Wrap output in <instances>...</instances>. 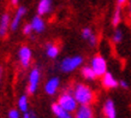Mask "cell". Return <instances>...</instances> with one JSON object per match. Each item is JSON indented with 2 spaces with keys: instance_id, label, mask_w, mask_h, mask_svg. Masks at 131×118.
Instances as JSON below:
<instances>
[{
  "instance_id": "22",
  "label": "cell",
  "mask_w": 131,
  "mask_h": 118,
  "mask_svg": "<svg viewBox=\"0 0 131 118\" xmlns=\"http://www.w3.org/2000/svg\"><path fill=\"white\" fill-rule=\"evenodd\" d=\"M22 33H23V35H25V36L31 35L32 28H31V25H30V23H25L23 27H22Z\"/></svg>"
},
{
  "instance_id": "25",
  "label": "cell",
  "mask_w": 131,
  "mask_h": 118,
  "mask_svg": "<svg viewBox=\"0 0 131 118\" xmlns=\"http://www.w3.org/2000/svg\"><path fill=\"white\" fill-rule=\"evenodd\" d=\"M118 84H119V87L123 88V89H129V83H127L125 80H119V81H118Z\"/></svg>"
},
{
  "instance_id": "11",
  "label": "cell",
  "mask_w": 131,
  "mask_h": 118,
  "mask_svg": "<svg viewBox=\"0 0 131 118\" xmlns=\"http://www.w3.org/2000/svg\"><path fill=\"white\" fill-rule=\"evenodd\" d=\"M73 113V118H95L91 105H78Z\"/></svg>"
},
{
  "instance_id": "28",
  "label": "cell",
  "mask_w": 131,
  "mask_h": 118,
  "mask_svg": "<svg viewBox=\"0 0 131 118\" xmlns=\"http://www.w3.org/2000/svg\"><path fill=\"white\" fill-rule=\"evenodd\" d=\"M20 118H30V111H27V112H23V114L20 116Z\"/></svg>"
},
{
  "instance_id": "19",
  "label": "cell",
  "mask_w": 131,
  "mask_h": 118,
  "mask_svg": "<svg viewBox=\"0 0 131 118\" xmlns=\"http://www.w3.org/2000/svg\"><path fill=\"white\" fill-rule=\"evenodd\" d=\"M17 105H18V110H19L20 113L29 111L28 94H22V95H20L19 98H18V102H17Z\"/></svg>"
},
{
  "instance_id": "24",
  "label": "cell",
  "mask_w": 131,
  "mask_h": 118,
  "mask_svg": "<svg viewBox=\"0 0 131 118\" xmlns=\"http://www.w3.org/2000/svg\"><path fill=\"white\" fill-rule=\"evenodd\" d=\"M87 42H88V45H89L90 47H96V46H97V36H96L95 33L89 37V40H88Z\"/></svg>"
},
{
  "instance_id": "30",
  "label": "cell",
  "mask_w": 131,
  "mask_h": 118,
  "mask_svg": "<svg viewBox=\"0 0 131 118\" xmlns=\"http://www.w3.org/2000/svg\"><path fill=\"white\" fill-rule=\"evenodd\" d=\"M30 118H37V116H36V113L34 111H30Z\"/></svg>"
},
{
  "instance_id": "27",
  "label": "cell",
  "mask_w": 131,
  "mask_h": 118,
  "mask_svg": "<svg viewBox=\"0 0 131 118\" xmlns=\"http://www.w3.org/2000/svg\"><path fill=\"white\" fill-rule=\"evenodd\" d=\"M127 13H129V18L131 19V0H127Z\"/></svg>"
},
{
  "instance_id": "23",
  "label": "cell",
  "mask_w": 131,
  "mask_h": 118,
  "mask_svg": "<svg viewBox=\"0 0 131 118\" xmlns=\"http://www.w3.org/2000/svg\"><path fill=\"white\" fill-rule=\"evenodd\" d=\"M7 118H20V112L18 109H11L7 112Z\"/></svg>"
},
{
  "instance_id": "9",
  "label": "cell",
  "mask_w": 131,
  "mask_h": 118,
  "mask_svg": "<svg viewBox=\"0 0 131 118\" xmlns=\"http://www.w3.org/2000/svg\"><path fill=\"white\" fill-rule=\"evenodd\" d=\"M101 84L105 89H108V91H111V89H115V88H118L119 84H118V80L115 78L113 74L107 71V72H105L102 76H101Z\"/></svg>"
},
{
  "instance_id": "26",
  "label": "cell",
  "mask_w": 131,
  "mask_h": 118,
  "mask_svg": "<svg viewBox=\"0 0 131 118\" xmlns=\"http://www.w3.org/2000/svg\"><path fill=\"white\" fill-rule=\"evenodd\" d=\"M3 78H4V67L0 65V88H1V83H3Z\"/></svg>"
},
{
  "instance_id": "12",
  "label": "cell",
  "mask_w": 131,
  "mask_h": 118,
  "mask_svg": "<svg viewBox=\"0 0 131 118\" xmlns=\"http://www.w3.org/2000/svg\"><path fill=\"white\" fill-rule=\"evenodd\" d=\"M10 23H11V16L8 12H4L0 16V39H5L10 30Z\"/></svg>"
},
{
  "instance_id": "14",
  "label": "cell",
  "mask_w": 131,
  "mask_h": 118,
  "mask_svg": "<svg viewBox=\"0 0 131 118\" xmlns=\"http://www.w3.org/2000/svg\"><path fill=\"white\" fill-rule=\"evenodd\" d=\"M52 8H53L52 0H40L39 4H37L36 11H37V15H39V16L43 17V16H46V15H48V13H51Z\"/></svg>"
},
{
  "instance_id": "15",
  "label": "cell",
  "mask_w": 131,
  "mask_h": 118,
  "mask_svg": "<svg viewBox=\"0 0 131 118\" xmlns=\"http://www.w3.org/2000/svg\"><path fill=\"white\" fill-rule=\"evenodd\" d=\"M59 52H60V48L57 43H54V42L46 43V46H45V53H46V57H47V58H49V59L58 58Z\"/></svg>"
},
{
  "instance_id": "7",
  "label": "cell",
  "mask_w": 131,
  "mask_h": 118,
  "mask_svg": "<svg viewBox=\"0 0 131 118\" xmlns=\"http://www.w3.org/2000/svg\"><path fill=\"white\" fill-rule=\"evenodd\" d=\"M27 15V7L25 6H17V10L15 12L13 17L11 18V23H10V30L11 32H17L18 28L20 27V22Z\"/></svg>"
},
{
  "instance_id": "13",
  "label": "cell",
  "mask_w": 131,
  "mask_h": 118,
  "mask_svg": "<svg viewBox=\"0 0 131 118\" xmlns=\"http://www.w3.org/2000/svg\"><path fill=\"white\" fill-rule=\"evenodd\" d=\"M30 25L32 28V33H36V34H42L46 30V22H45L43 17L39 16V15H36L31 18Z\"/></svg>"
},
{
  "instance_id": "3",
  "label": "cell",
  "mask_w": 131,
  "mask_h": 118,
  "mask_svg": "<svg viewBox=\"0 0 131 118\" xmlns=\"http://www.w3.org/2000/svg\"><path fill=\"white\" fill-rule=\"evenodd\" d=\"M57 102L59 104V106H61L64 110L70 112V113L75 112L76 109L78 107V104H77V101H76L75 96L72 95L71 88L65 89V91L59 95V98H58Z\"/></svg>"
},
{
  "instance_id": "6",
  "label": "cell",
  "mask_w": 131,
  "mask_h": 118,
  "mask_svg": "<svg viewBox=\"0 0 131 118\" xmlns=\"http://www.w3.org/2000/svg\"><path fill=\"white\" fill-rule=\"evenodd\" d=\"M18 62H19L20 66L23 67V69H28L31 65L32 51L29 46L23 45V46L19 47V50H18Z\"/></svg>"
},
{
  "instance_id": "16",
  "label": "cell",
  "mask_w": 131,
  "mask_h": 118,
  "mask_svg": "<svg viewBox=\"0 0 131 118\" xmlns=\"http://www.w3.org/2000/svg\"><path fill=\"white\" fill-rule=\"evenodd\" d=\"M51 110H52V113L54 114L57 118H73L70 112L65 111L61 106H59L58 102H53L51 105Z\"/></svg>"
},
{
  "instance_id": "8",
  "label": "cell",
  "mask_w": 131,
  "mask_h": 118,
  "mask_svg": "<svg viewBox=\"0 0 131 118\" xmlns=\"http://www.w3.org/2000/svg\"><path fill=\"white\" fill-rule=\"evenodd\" d=\"M59 87H60V78L58 76H53L51 78H48L47 82L45 83L43 91L47 95L53 96V95H56L57 93H58Z\"/></svg>"
},
{
  "instance_id": "20",
  "label": "cell",
  "mask_w": 131,
  "mask_h": 118,
  "mask_svg": "<svg viewBox=\"0 0 131 118\" xmlns=\"http://www.w3.org/2000/svg\"><path fill=\"white\" fill-rule=\"evenodd\" d=\"M124 40V33L122 29H119V28H115L114 32H113V34H112V37H111V41L114 45H119V43L123 42Z\"/></svg>"
},
{
  "instance_id": "10",
  "label": "cell",
  "mask_w": 131,
  "mask_h": 118,
  "mask_svg": "<svg viewBox=\"0 0 131 118\" xmlns=\"http://www.w3.org/2000/svg\"><path fill=\"white\" fill-rule=\"evenodd\" d=\"M102 112L105 118H117V107L112 98H107L102 105Z\"/></svg>"
},
{
  "instance_id": "29",
  "label": "cell",
  "mask_w": 131,
  "mask_h": 118,
  "mask_svg": "<svg viewBox=\"0 0 131 118\" xmlns=\"http://www.w3.org/2000/svg\"><path fill=\"white\" fill-rule=\"evenodd\" d=\"M127 3V0H117V5H119V6H123Z\"/></svg>"
},
{
  "instance_id": "2",
  "label": "cell",
  "mask_w": 131,
  "mask_h": 118,
  "mask_svg": "<svg viewBox=\"0 0 131 118\" xmlns=\"http://www.w3.org/2000/svg\"><path fill=\"white\" fill-rule=\"evenodd\" d=\"M84 58L82 55H70V57H65L60 60L59 63V70L64 74H71L77 69H80L83 65Z\"/></svg>"
},
{
  "instance_id": "5",
  "label": "cell",
  "mask_w": 131,
  "mask_h": 118,
  "mask_svg": "<svg viewBox=\"0 0 131 118\" xmlns=\"http://www.w3.org/2000/svg\"><path fill=\"white\" fill-rule=\"evenodd\" d=\"M89 65H90V67L93 69V71L95 72V75L97 77H101L105 72H107V60L103 55L99 54V53L91 57Z\"/></svg>"
},
{
  "instance_id": "17",
  "label": "cell",
  "mask_w": 131,
  "mask_h": 118,
  "mask_svg": "<svg viewBox=\"0 0 131 118\" xmlns=\"http://www.w3.org/2000/svg\"><path fill=\"white\" fill-rule=\"evenodd\" d=\"M80 69H81V76L88 82H94L97 78V76L95 75V72L93 71L90 65H82Z\"/></svg>"
},
{
  "instance_id": "1",
  "label": "cell",
  "mask_w": 131,
  "mask_h": 118,
  "mask_svg": "<svg viewBox=\"0 0 131 118\" xmlns=\"http://www.w3.org/2000/svg\"><path fill=\"white\" fill-rule=\"evenodd\" d=\"M71 92L78 105H91L95 101V93L91 89V87L85 83H75L71 88Z\"/></svg>"
},
{
  "instance_id": "18",
  "label": "cell",
  "mask_w": 131,
  "mask_h": 118,
  "mask_svg": "<svg viewBox=\"0 0 131 118\" xmlns=\"http://www.w3.org/2000/svg\"><path fill=\"white\" fill-rule=\"evenodd\" d=\"M122 19H123V11H122V6L117 5V7L114 8V12L112 15L111 18V24L114 28H118L119 24L122 23Z\"/></svg>"
},
{
  "instance_id": "21",
  "label": "cell",
  "mask_w": 131,
  "mask_h": 118,
  "mask_svg": "<svg viewBox=\"0 0 131 118\" xmlns=\"http://www.w3.org/2000/svg\"><path fill=\"white\" fill-rule=\"evenodd\" d=\"M93 34H94V32H93V29H91L90 27L83 28V29H82V32H81V36H82V39L85 40V41H88L89 37H90Z\"/></svg>"
},
{
  "instance_id": "4",
  "label": "cell",
  "mask_w": 131,
  "mask_h": 118,
  "mask_svg": "<svg viewBox=\"0 0 131 118\" xmlns=\"http://www.w3.org/2000/svg\"><path fill=\"white\" fill-rule=\"evenodd\" d=\"M41 82V69L39 66H34L28 75V84L27 93L29 95H34L39 89V84Z\"/></svg>"
}]
</instances>
